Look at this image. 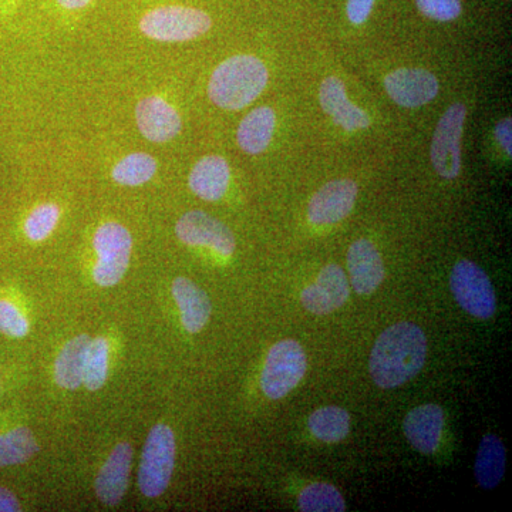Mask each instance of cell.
Returning <instances> with one entry per match:
<instances>
[{
    "label": "cell",
    "instance_id": "6da1fadb",
    "mask_svg": "<svg viewBox=\"0 0 512 512\" xmlns=\"http://www.w3.org/2000/svg\"><path fill=\"white\" fill-rule=\"evenodd\" d=\"M427 338L419 325L399 322L377 338L370 353L373 382L382 389H394L410 382L426 365Z\"/></svg>",
    "mask_w": 512,
    "mask_h": 512
},
{
    "label": "cell",
    "instance_id": "7a4b0ae2",
    "mask_svg": "<svg viewBox=\"0 0 512 512\" xmlns=\"http://www.w3.org/2000/svg\"><path fill=\"white\" fill-rule=\"evenodd\" d=\"M268 80V69L258 57H229L212 73L208 94L221 109L241 110L258 99Z\"/></svg>",
    "mask_w": 512,
    "mask_h": 512
},
{
    "label": "cell",
    "instance_id": "3957f363",
    "mask_svg": "<svg viewBox=\"0 0 512 512\" xmlns=\"http://www.w3.org/2000/svg\"><path fill=\"white\" fill-rule=\"evenodd\" d=\"M175 436L167 424H157L148 434L138 468V487L148 498L163 495L173 477Z\"/></svg>",
    "mask_w": 512,
    "mask_h": 512
},
{
    "label": "cell",
    "instance_id": "277c9868",
    "mask_svg": "<svg viewBox=\"0 0 512 512\" xmlns=\"http://www.w3.org/2000/svg\"><path fill=\"white\" fill-rule=\"evenodd\" d=\"M308 369L305 349L293 339L275 343L266 356L261 375L262 392L271 400H279L302 382Z\"/></svg>",
    "mask_w": 512,
    "mask_h": 512
},
{
    "label": "cell",
    "instance_id": "5b68a950",
    "mask_svg": "<svg viewBox=\"0 0 512 512\" xmlns=\"http://www.w3.org/2000/svg\"><path fill=\"white\" fill-rule=\"evenodd\" d=\"M212 20L202 10L163 6L148 12L140 22L144 35L158 42H187L211 29Z\"/></svg>",
    "mask_w": 512,
    "mask_h": 512
},
{
    "label": "cell",
    "instance_id": "8992f818",
    "mask_svg": "<svg viewBox=\"0 0 512 512\" xmlns=\"http://www.w3.org/2000/svg\"><path fill=\"white\" fill-rule=\"evenodd\" d=\"M93 245L99 256L93 269L94 282L103 288L119 284L130 265L133 248L128 229L117 222H106L97 229Z\"/></svg>",
    "mask_w": 512,
    "mask_h": 512
},
{
    "label": "cell",
    "instance_id": "52a82bcc",
    "mask_svg": "<svg viewBox=\"0 0 512 512\" xmlns=\"http://www.w3.org/2000/svg\"><path fill=\"white\" fill-rule=\"evenodd\" d=\"M450 288L461 309L474 318L487 320L497 312V296L490 278L474 262L461 259L454 265Z\"/></svg>",
    "mask_w": 512,
    "mask_h": 512
},
{
    "label": "cell",
    "instance_id": "ba28073f",
    "mask_svg": "<svg viewBox=\"0 0 512 512\" xmlns=\"http://www.w3.org/2000/svg\"><path fill=\"white\" fill-rule=\"evenodd\" d=\"M466 106L461 103L448 107L437 124L431 143V163L440 177L454 180L461 171V137H463Z\"/></svg>",
    "mask_w": 512,
    "mask_h": 512
},
{
    "label": "cell",
    "instance_id": "9c48e42d",
    "mask_svg": "<svg viewBox=\"0 0 512 512\" xmlns=\"http://www.w3.org/2000/svg\"><path fill=\"white\" fill-rule=\"evenodd\" d=\"M175 234L184 244L208 247L224 256H231L237 248L231 229L224 222L202 211L184 214L175 225Z\"/></svg>",
    "mask_w": 512,
    "mask_h": 512
},
{
    "label": "cell",
    "instance_id": "30bf717a",
    "mask_svg": "<svg viewBox=\"0 0 512 512\" xmlns=\"http://www.w3.org/2000/svg\"><path fill=\"white\" fill-rule=\"evenodd\" d=\"M349 296L348 276L339 265L330 264L322 268L312 285L303 289L301 302L313 315H329L342 308Z\"/></svg>",
    "mask_w": 512,
    "mask_h": 512
},
{
    "label": "cell",
    "instance_id": "8fae6325",
    "mask_svg": "<svg viewBox=\"0 0 512 512\" xmlns=\"http://www.w3.org/2000/svg\"><path fill=\"white\" fill-rule=\"evenodd\" d=\"M384 87L390 99L407 109L426 106L439 94V80L424 69H399L387 74Z\"/></svg>",
    "mask_w": 512,
    "mask_h": 512
},
{
    "label": "cell",
    "instance_id": "7c38bea8",
    "mask_svg": "<svg viewBox=\"0 0 512 512\" xmlns=\"http://www.w3.org/2000/svg\"><path fill=\"white\" fill-rule=\"evenodd\" d=\"M359 188L352 180H335L323 185L309 202V221L315 225H333L345 220L355 207Z\"/></svg>",
    "mask_w": 512,
    "mask_h": 512
},
{
    "label": "cell",
    "instance_id": "4fadbf2b",
    "mask_svg": "<svg viewBox=\"0 0 512 512\" xmlns=\"http://www.w3.org/2000/svg\"><path fill=\"white\" fill-rule=\"evenodd\" d=\"M350 284L359 295L377 291L384 279V262L375 244L369 239H357L348 251Z\"/></svg>",
    "mask_w": 512,
    "mask_h": 512
},
{
    "label": "cell",
    "instance_id": "5bb4252c",
    "mask_svg": "<svg viewBox=\"0 0 512 512\" xmlns=\"http://www.w3.org/2000/svg\"><path fill=\"white\" fill-rule=\"evenodd\" d=\"M141 134L153 143H167L181 130L180 114L161 97L141 100L136 109Z\"/></svg>",
    "mask_w": 512,
    "mask_h": 512
},
{
    "label": "cell",
    "instance_id": "9a60e30c",
    "mask_svg": "<svg viewBox=\"0 0 512 512\" xmlns=\"http://www.w3.org/2000/svg\"><path fill=\"white\" fill-rule=\"evenodd\" d=\"M131 461H133V447L130 444L121 443L111 451L94 484L101 503L114 507L123 500L128 487Z\"/></svg>",
    "mask_w": 512,
    "mask_h": 512
},
{
    "label": "cell",
    "instance_id": "2e32d148",
    "mask_svg": "<svg viewBox=\"0 0 512 512\" xmlns=\"http://www.w3.org/2000/svg\"><path fill=\"white\" fill-rule=\"evenodd\" d=\"M444 413L439 404H421L407 413L403 421L406 439L421 454H433L443 434Z\"/></svg>",
    "mask_w": 512,
    "mask_h": 512
},
{
    "label": "cell",
    "instance_id": "e0dca14e",
    "mask_svg": "<svg viewBox=\"0 0 512 512\" xmlns=\"http://www.w3.org/2000/svg\"><path fill=\"white\" fill-rule=\"evenodd\" d=\"M319 100L323 111L343 130H365L370 126L369 116L348 99L345 83L338 77L330 76L323 80Z\"/></svg>",
    "mask_w": 512,
    "mask_h": 512
},
{
    "label": "cell",
    "instance_id": "ac0fdd59",
    "mask_svg": "<svg viewBox=\"0 0 512 512\" xmlns=\"http://www.w3.org/2000/svg\"><path fill=\"white\" fill-rule=\"evenodd\" d=\"M173 296L181 313L184 329L190 333L201 332L211 318L212 305L207 293L187 278L173 282Z\"/></svg>",
    "mask_w": 512,
    "mask_h": 512
},
{
    "label": "cell",
    "instance_id": "d6986e66",
    "mask_svg": "<svg viewBox=\"0 0 512 512\" xmlns=\"http://www.w3.org/2000/svg\"><path fill=\"white\" fill-rule=\"evenodd\" d=\"M229 167L220 156L201 158L190 174V188L204 201H218L224 197L229 184Z\"/></svg>",
    "mask_w": 512,
    "mask_h": 512
},
{
    "label": "cell",
    "instance_id": "ffe728a7",
    "mask_svg": "<svg viewBox=\"0 0 512 512\" xmlns=\"http://www.w3.org/2000/svg\"><path fill=\"white\" fill-rule=\"evenodd\" d=\"M276 117L271 107H258L241 121L237 140L239 147L247 154L264 153L274 136Z\"/></svg>",
    "mask_w": 512,
    "mask_h": 512
},
{
    "label": "cell",
    "instance_id": "44dd1931",
    "mask_svg": "<svg viewBox=\"0 0 512 512\" xmlns=\"http://www.w3.org/2000/svg\"><path fill=\"white\" fill-rule=\"evenodd\" d=\"M507 467V453L500 437L485 434L478 447L474 473L477 483L484 490H494L503 481Z\"/></svg>",
    "mask_w": 512,
    "mask_h": 512
},
{
    "label": "cell",
    "instance_id": "7402d4cb",
    "mask_svg": "<svg viewBox=\"0 0 512 512\" xmlns=\"http://www.w3.org/2000/svg\"><path fill=\"white\" fill-rule=\"evenodd\" d=\"M92 339L87 335L76 336L64 345L55 363V379L60 387L74 390L82 386L87 350Z\"/></svg>",
    "mask_w": 512,
    "mask_h": 512
},
{
    "label": "cell",
    "instance_id": "603a6c76",
    "mask_svg": "<svg viewBox=\"0 0 512 512\" xmlns=\"http://www.w3.org/2000/svg\"><path fill=\"white\" fill-rule=\"evenodd\" d=\"M309 430L316 439L325 443H339L350 433V416L338 406L320 407L309 417Z\"/></svg>",
    "mask_w": 512,
    "mask_h": 512
},
{
    "label": "cell",
    "instance_id": "cb8c5ba5",
    "mask_svg": "<svg viewBox=\"0 0 512 512\" xmlns=\"http://www.w3.org/2000/svg\"><path fill=\"white\" fill-rule=\"evenodd\" d=\"M37 451L39 446L28 427H18L0 434V467L26 463Z\"/></svg>",
    "mask_w": 512,
    "mask_h": 512
},
{
    "label": "cell",
    "instance_id": "d4e9b609",
    "mask_svg": "<svg viewBox=\"0 0 512 512\" xmlns=\"http://www.w3.org/2000/svg\"><path fill=\"white\" fill-rule=\"evenodd\" d=\"M299 508L305 512H343L345 498L335 485L315 483L308 485L299 495Z\"/></svg>",
    "mask_w": 512,
    "mask_h": 512
},
{
    "label": "cell",
    "instance_id": "484cf974",
    "mask_svg": "<svg viewBox=\"0 0 512 512\" xmlns=\"http://www.w3.org/2000/svg\"><path fill=\"white\" fill-rule=\"evenodd\" d=\"M156 171L157 163L153 157L146 153H134L117 163L113 168V178L121 185L137 187L150 181Z\"/></svg>",
    "mask_w": 512,
    "mask_h": 512
},
{
    "label": "cell",
    "instance_id": "4316f807",
    "mask_svg": "<svg viewBox=\"0 0 512 512\" xmlns=\"http://www.w3.org/2000/svg\"><path fill=\"white\" fill-rule=\"evenodd\" d=\"M107 376H109V342L104 338H96L90 342L87 350L84 386L96 392L106 384Z\"/></svg>",
    "mask_w": 512,
    "mask_h": 512
},
{
    "label": "cell",
    "instance_id": "83f0119b",
    "mask_svg": "<svg viewBox=\"0 0 512 512\" xmlns=\"http://www.w3.org/2000/svg\"><path fill=\"white\" fill-rule=\"evenodd\" d=\"M60 210L55 204H43L35 208L25 222V232L30 241L40 242L52 234L59 221Z\"/></svg>",
    "mask_w": 512,
    "mask_h": 512
},
{
    "label": "cell",
    "instance_id": "f1b7e54d",
    "mask_svg": "<svg viewBox=\"0 0 512 512\" xmlns=\"http://www.w3.org/2000/svg\"><path fill=\"white\" fill-rule=\"evenodd\" d=\"M0 333L9 338H25L29 333V322L13 303L0 301Z\"/></svg>",
    "mask_w": 512,
    "mask_h": 512
},
{
    "label": "cell",
    "instance_id": "f546056e",
    "mask_svg": "<svg viewBox=\"0 0 512 512\" xmlns=\"http://www.w3.org/2000/svg\"><path fill=\"white\" fill-rule=\"evenodd\" d=\"M416 3L424 16L437 22H450L461 13L460 0H416Z\"/></svg>",
    "mask_w": 512,
    "mask_h": 512
},
{
    "label": "cell",
    "instance_id": "4dcf8cb0",
    "mask_svg": "<svg viewBox=\"0 0 512 512\" xmlns=\"http://www.w3.org/2000/svg\"><path fill=\"white\" fill-rule=\"evenodd\" d=\"M373 5L375 0H349L346 12L350 22L353 25H363L372 13Z\"/></svg>",
    "mask_w": 512,
    "mask_h": 512
},
{
    "label": "cell",
    "instance_id": "1f68e13d",
    "mask_svg": "<svg viewBox=\"0 0 512 512\" xmlns=\"http://www.w3.org/2000/svg\"><path fill=\"white\" fill-rule=\"evenodd\" d=\"M494 134L498 143H500L501 147L504 148L505 153L508 154V157H511L512 120L510 117H508V119L501 120L500 123L495 126Z\"/></svg>",
    "mask_w": 512,
    "mask_h": 512
},
{
    "label": "cell",
    "instance_id": "d6a6232c",
    "mask_svg": "<svg viewBox=\"0 0 512 512\" xmlns=\"http://www.w3.org/2000/svg\"><path fill=\"white\" fill-rule=\"evenodd\" d=\"M22 510L16 495L8 488L0 487V512H18Z\"/></svg>",
    "mask_w": 512,
    "mask_h": 512
},
{
    "label": "cell",
    "instance_id": "836d02e7",
    "mask_svg": "<svg viewBox=\"0 0 512 512\" xmlns=\"http://www.w3.org/2000/svg\"><path fill=\"white\" fill-rule=\"evenodd\" d=\"M60 3V6L63 8L74 10V9H82L90 0H57Z\"/></svg>",
    "mask_w": 512,
    "mask_h": 512
}]
</instances>
